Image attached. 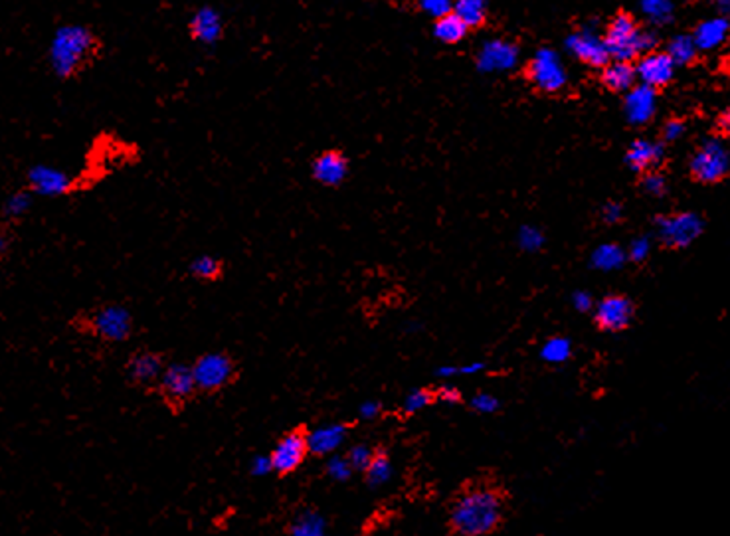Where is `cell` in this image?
Returning <instances> with one entry per match:
<instances>
[{
  "instance_id": "obj_34",
  "label": "cell",
  "mask_w": 730,
  "mask_h": 536,
  "mask_svg": "<svg viewBox=\"0 0 730 536\" xmlns=\"http://www.w3.org/2000/svg\"><path fill=\"white\" fill-rule=\"evenodd\" d=\"M324 471H327L329 477L333 481H349L351 475H352V465L349 461V458H341V455H333V458L324 465Z\"/></svg>"
},
{
  "instance_id": "obj_49",
  "label": "cell",
  "mask_w": 730,
  "mask_h": 536,
  "mask_svg": "<svg viewBox=\"0 0 730 536\" xmlns=\"http://www.w3.org/2000/svg\"><path fill=\"white\" fill-rule=\"evenodd\" d=\"M455 374H460L458 367H442V368H438V372H435V377H438V378H452V377H455Z\"/></svg>"
},
{
  "instance_id": "obj_50",
  "label": "cell",
  "mask_w": 730,
  "mask_h": 536,
  "mask_svg": "<svg viewBox=\"0 0 730 536\" xmlns=\"http://www.w3.org/2000/svg\"><path fill=\"white\" fill-rule=\"evenodd\" d=\"M715 5L718 8V13H721V16L730 20V0H715Z\"/></svg>"
},
{
  "instance_id": "obj_14",
  "label": "cell",
  "mask_w": 730,
  "mask_h": 536,
  "mask_svg": "<svg viewBox=\"0 0 730 536\" xmlns=\"http://www.w3.org/2000/svg\"><path fill=\"white\" fill-rule=\"evenodd\" d=\"M675 68L677 64L667 52H655V50H652V52L640 58V62L635 64V72L642 84L659 89L673 82Z\"/></svg>"
},
{
  "instance_id": "obj_48",
  "label": "cell",
  "mask_w": 730,
  "mask_h": 536,
  "mask_svg": "<svg viewBox=\"0 0 730 536\" xmlns=\"http://www.w3.org/2000/svg\"><path fill=\"white\" fill-rule=\"evenodd\" d=\"M718 129H721L725 135H730V109H726L725 114H721V117H718Z\"/></svg>"
},
{
  "instance_id": "obj_3",
  "label": "cell",
  "mask_w": 730,
  "mask_h": 536,
  "mask_svg": "<svg viewBox=\"0 0 730 536\" xmlns=\"http://www.w3.org/2000/svg\"><path fill=\"white\" fill-rule=\"evenodd\" d=\"M604 42L612 59L632 62V59L640 58L642 54L655 50L657 40L653 38V34L643 32L640 24H637V20L630 13H620L610 20V24H607Z\"/></svg>"
},
{
  "instance_id": "obj_21",
  "label": "cell",
  "mask_w": 730,
  "mask_h": 536,
  "mask_svg": "<svg viewBox=\"0 0 730 536\" xmlns=\"http://www.w3.org/2000/svg\"><path fill=\"white\" fill-rule=\"evenodd\" d=\"M519 50L505 40H491L479 52V68L483 72H495V69H509L516 64Z\"/></svg>"
},
{
  "instance_id": "obj_44",
  "label": "cell",
  "mask_w": 730,
  "mask_h": 536,
  "mask_svg": "<svg viewBox=\"0 0 730 536\" xmlns=\"http://www.w3.org/2000/svg\"><path fill=\"white\" fill-rule=\"evenodd\" d=\"M624 216V208L622 204H617V202H607V204L602 208V220L606 224H616V222H620Z\"/></svg>"
},
{
  "instance_id": "obj_2",
  "label": "cell",
  "mask_w": 730,
  "mask_h": 536,
  "mask_svg": "<svg viewBox=\"0 0 730 536\" xmlns=\"http://www.w3.org/2000/svg\"><path fill=\"white\" fill-rule=\"evenodd\" d=\"M96 52V36L87 26H59L48 48V62L56 77L69 79L84 68Z\"/></svg>"
},
{
  "instance_id": "obj_32",
  "label": "cell",
  "mask_w": 730,
  "mask_h": 536,
  "mask_svg": "<svg viewBox=\"0 0 730 536\" xmlns=\"http://www.w3.org/2000/svg\"><path fill=\"white\" fill-rule=\"evenodd\" d=\"M30 192L32 190H18L6 198L3 208V214L6 220H18L26 214L30 206H32V195H30Z\"/></svg>"
},
{
  "instance_id": "obj_6",
  "label": "cell",
  "mask_w": 730,
  "mask_h": 536,
  "mask_svg": "<svg viewBox=\"0 0 730 536\" xmlns=\"http://www.w3.org/2000/svg\"><path fill=\"white\" fill-rule=\"evenodd\" d=\"M657 234L662 244L671 250H685L703 234L705 222L695 212H679L671 216H659L655 220Z\"/></svg>"
},
{
  "instance_id": "obj_27",
  "label": "cell",
  "mask_w": 730,
  "mask_h": 536,
  "mask_svg": "<svg viewBox=\"0 0 730 536\" xmlns=\"http://www.w3.org/2000/svg\"><path fill=\"white\" fill-rule=\"evenodd\" d=\"M392 477V461L384 451H377L370 461V465L364 471V481H367L369 487L377 489L382 487L384 483H388Z\"/></svg>"
},
{
  "instance_id": "obj_47",
  "label": "cell",
  "mask_w": 730,
  "mask_h": 536,
  "mask_svg": "<svg viewBox=\"0 0 730 536\" xmlns=\"http://www.w3.org/2000/svg\"><path fill=\"white\" fill-rule=\"evenodd\" d=\"M435 398L442 400V402L458 404L461 400V392L455 386H442L438 392H435Z\"/></svg>"
},
{
  "instance_id": "obj_23",
  "label": "cell",
  "mask_w": 730,
  "mask_h": 536,
  "mask_svg": "<svg viewBox=\"0 0 730 536\" xmlns=\"http://www.w3.org/2000/svg\"><path fill=\"white\" fill-rule=\"evenodd\" d=\"M637 79L635 66L632 62H624V59H614L602 68L600 82L606 89L616 91V94H627Z\"/></svg>"
},
{
  "instance_id": "obj_30",
  "label": "cell",
  "mask_w": 730,
  "mask_h": 536,
  "mask_svg": "<svg viewBox=\"0 0 730 536\" xmlns=\"http://www.w3.org/2000/svg\"><path fill=\"white\" fill-rule=\"evenodd\" d=\"M188 271L192 277L212 283L222 277V273H224V266H222V261L214 256H200L188 266Z\"/></svg>"
},
{
  "instance_id": "obj_51",
  "label": "cell",
  "mask_w": 730,
  "mask_h": 536,
  "mask_svg": "<svg viewBox=\"0 0 730 536\" xmlns=\"http://www.w3.org/2000/svg\"><path fill=\"white\" fill-rule=\"evenodd\" d=\"M483 368H485V364L475 362V364H470V367H461V368H460V374H475V372H479V370H483Z\"/></svg>"
},
{
  "instance_id": "obj_42",
  "label": "cell",
  "mask_w": 730,
  "mask_h": 536,
  "mask_svg": "<svg viewBox=\"0 0 730 536\" xmlns=\"http://www.w3.org/2000/svg\"><path fill=\"white\" fill-rule=\"evenodd\" d=\"M273 473V463H271V455H256L250 461V475L251 477H263V475Z\"/></svg>"
},
{
  "instance_id": "obj_7",
  "label": "cell",
  "mask_w": 730,
  "mask_h": 536,
  "mask_svg": "<svg viewBox=\"0 0 730 536\" xmlns=\"http://www.w3.org/2000/svg\"><path fill=\"white\" fill-rule=\"evenodd\" d=\"M526 79H529L533 87L543 91V94H559L566 86L568 76L554 50L543 48L533 56L529 66H526Z\"/></svg>"
},
{
  "instance_id": "obj_1",
  "label": "cell",
  "mask_w": 730,
  "mask_h": 536,
  "mask_svg": "<svg viewBox=\"0 0 730 536\" xmlns=\"http://www.w3.org/2000/svg\"><path fill=\"white\" fill-rule=\"evenodd\" d=\"M505 495L491 485H478L453 501L450 527L461 536L491 534L503 522Z\"/></svg>"
},
{
  "instance_id": "obj_37",
  "label": "cell",
  "mask_w": 730,
  "mask_h": 536,
  "mask_svg": "<svg viewBox=\"0 0 730 536\" xmlns=\"http://www.w3.org/2000/svg\"><path fill=\"white\" fill-rule=\"evenodd\" d=\"M643 8L653 20H663V23L673 14V6L669 0H643Z\"/></svg>"
},
{
  "instance_id": "obj_19",
  "label": "cell",
  "mask_w": 730,
  "mask_h": 536,
  "mask_svg": "<svg viewBox=\"0 0 730 536\" xmlns=\"http://www.w3.org/2000/svg\"><path fill=\"white\" fill-rule=\"evenodd\" d=\"M663 155H665V149L662 143H652V141H647V139H637V141H634L632 147L627 149L625 163L634 170V173L645 175L647 170L662 165Z\"/></svg>"
},
{
  "instance_id": "obj_12",
  "label": "cell",
  "mask_w": 730,
  "mask_h": 536,
  "mask_svg": "<svg viewBox=\"0 0 730 536\" xmlns=\"http://www.w3.org/2000/svg\"><path fill=\"white\" fill-rule=\"evenodd\" d=\"M28 186L40 196H64L74 190V178L50 165H34L26 173Z\"/></svg>"
},
{
  "instance_id": "obj_20",
  "label": "cell",
  "mask_w": 730,
  "mask_h": 536,
  "mask_svg": "<svg viewBox=\"0 0 730 536\" xmlns=\"http://www.w3.org/2000/svg\"><path fill=\"white\" fill-rule=\"evenodd\" d=\"M162 370H165V360L153 350H139L127 362L129 377L137 384L159 382Z\"/></svg>"
},
{
  "instance_id": "obj_36",
  "label": "cell",
  "mask_w": 730,
  "mask_h": 536,
  "mask_svg": "<svg viewBox=\"0 0 730 536\" xmlns=\"http://www.w3.org/2000/svg\"><path fill=\"white\" fill-rule=\"evenodd\" d=\"M519 244L525 251H536L544 244V236L539 228L534 226H523L519 232Z\"/></svg>"
},
{
  "instance_id": "obj_43",
  "label": "cell",
  "mask_w": 730,
  "mask_h": 536,
  "mask_svg": "<svg viewBox=\"0 0 730 536\" xmlns=\"http://www.w3.org/2000/svg\"><path fill=\"white\" fill-rule=\"evenodd\" d=\"M685 133V123L681 119H669L663 125V141L665 143H675L683 137Z\"/></svg>"
},
{
  "instance_id": "obj_33",
  "label": "cell",
  "mask_w": 730,
  "mask_h": 536,
  "mask_svg": "<svg viewBox=\"0 0 730 536\" xmlns=\"http://www.w3.org/2000/svg\"><path fill=\"white\" fill-rule=\"evenodd\" d=\"M433 400H438V398H435V394L432 390H425V388L412 390L408 396H406L402 410L406 416H412V413H418L420 410L428 408Z\"/></svg>"
},
{
  "instance_id": "obj_31",
  "label": "cell",
  "mask_w": 730,
  "mask_h": 536,
  "mask_svg": "<svg viewBox=\"0 0 730 536\" xmlns=\"http://www.w3.org/2000/svg\"><path fill=\"white\" fill-rule=\"evenodd\" d=\"M572 355V345L570 341L564 337H552L544 342V347L541 350L543 360L549 364H562Z\"/></svg>"
},
{
  "instance_id": "obj_41",
  "label": "cell",
  "mask_w": 730,
  "mask_h": 536,
  "mask_svg": "<svg viewBox=\"0 0 730 536\" xmlns=\"http://www.w3.org/2000/svg\"><path fill=\"white\" fill-rule=\"evenodd\" d=\"M499 400L491 396V394H475L471 400V408L479 413H493L499 410Z\"/></svg>"
},
{
  "instance_id": "obj_45",
  "label": "cell",
  "mask_w": 730,
  "mask_h": 536,
  "mask_svg": "<svg viewBox=\"0 0 730 536\" xmlns=\"http://www.w3.org/2000/svg\"><path fill=\"white\" fill-rule=\"evenodd\" d=\"M380 412H382V406L379 402H374V400H369V402H364V404H360V408H359V416L362 418V420H374L377 416H380Z\"/></svg>"
},
{
  "instance_id": "obj_18",
  "label": "cell",
  "mask_w": 730,
  "mask_h": 536,
  "mask_svg": "<svg viewBox=\"0 0 730 536\" xmlns=\"http://www.w3.org/2000/svg\"><path fill=\"white\" fill-rule=\"evenodd\" d=\"M347 430L349 428L344 423H327V426H319L307 432L309 453L317 455V458L334 453L342 446L344 440H347Z\"/></svg>"
},
{
  "instance_id": "obj_24",
  "label": "cell",
  "mask_w": 730,
  "mask_h": 536,
  "mask_svg": "<svg viewBox=\"0 0 730 536\" xmlns=\"http://www.w3.org/2000/svg\"><path fill=\"white\" fill-rule=\"evenodd\" d=\"M468 32H470V26L465 24L463 18L458 13H453V10L450 14L435 18L433 36L443 44H458L465 36H468Z\"/></svg>"
},
{
  "instance_id": "obj_40",
  "label": "cell",
  "mask_w": 730,
  "mask_h": 536,
  "mask_svg": "<svg viewBox=\"0 0 730 536\" xmlns=\"http://www.w3.org/2000/svg\"><path fill=\"white\" fill-rule=\"evenodd\" d=\"M649 251H652V244H649L647 238H635L630 250H627V259H632L634 264H643L649 258Z\"/></svg>"
},
{
  "instance_id": "obj_10",
  "label": "cell",
  "mask_w": 730,
  "mask_h": 536,
  "mask_svg": "<svg viewBox=\"0 0 730 536\" xmlns=\"http://www.w3.org/2000/svg\"><path fill=\"white\" fill-rule=\"evenodd\" d=\"M157 384L162 398L177 410L180 406H185V404L198 392L195 372H192V367H188L185 362H172L169 367H165Z\"/></svg>"
},
{
  "instance_id": "obj_22",
  "label": "cell",
  "mask_w": 730,
  "mask_h": 536,
  "mask_svg": "<svg viewBox=\"0 0 730 536\" xmlns=\"http://www.w3.org/2000/svg\"><path fill=\"white\" fill-rule=\"evenodd\" d=\"M730 36V20L725 16H716V18H708L703 20V23H698L693 38H695V44L698 50H703V52H711V50L721 48Z\"/></svg>"
},
{
  "instance_id": "obj_25",
  "label": "cell",
  "mask_w": 730,
  "mask_h": 536,
  "mask_svg": "<svg viewBox=\"0 0 730 536\" xmlns=\"http://www.w3.org/2000/svg\"><path fill=\"white\" fill-rule=\"evenodd\" d=\"M287 532L293 536H323L327 532V521L317 511H301L291 521Z\"/></svg>"
},
{
  "instance_id": "obj_9",
  "label": "cell",
  "mask_w": 730,
  "mask_h": 536,
  "mask_svg": "<svg viewBox=\"0 0 730 536\" xmlns=\"http://www.w3.org/2000/svg\"><path fill=\"white\" fill-rule=\"evenodd\" d=\"M271 463L273 473L278 475H291L296 473L303 463H306L309 453V441H307V430L296 428L283 436L276 448L271 450Z\"/></svg>"
},
{
  "instance_id": "obj_35",
  "label": "cell",
  "mask_w": 730,
  "mask_h": 536,
  "mask_svg": "<svg viewBox=\"0 0 730 536\" xmlns=\"http://www.w3.org/2000/svg\"><path fill=\"white\" fill-rule=\"evenodd\" d=\"M374 453L377 451H372L367 443H357V446L354 448H351L349 450V461H351V465H352V469L354 471H367V468L370 465V461H372V458H374Z\"/></svg>"
},
{
  "instance_id": "obj_16",
  "label": "cell",
  "mask_w": 730,
  "mask_h": 536,
  "mask_svg": "<svg viewBox=\"0 0 730 536\" xmlns=\"http://www.w3.org/2000/svg\"><path fill=\"white\" fill-rule=\"evenodd\" d=\"M655 89L645 84L634 86L625 95V117L632 125H645L655 114Z\"/></svg>"
},
{
  "instance_id": "obj_4",
  "label": "cell",
  "mask_w": 730,
  "mask_h": 536,
  "mask_svg": "<svg viewBox=\"0 0 730 536\" xmlns=\"http://www.w3.org/2000/svg\"><path fill=\"white\" fill-rule=\"evenodd\" d=\"M689 170L701 185H716L730 173V150L721 139H708L695 150Z\"/></svg>"
},
{
  "instance_id": "obj_15",
  "label": "cell",
  "mask_w": 730,
  "mask_h": 536,
  "mask_svg": "<svg viewBox=\"0 0 730 536\" xmlns=\"http://www.w3.org/2000/svg\"><path fill=\"white\" fill-rule=\"evenodd\" d=\"M311 177L327 188L341 186L349 177V159L341 150L329 149L313 159Z\"/></svg>"
},
{
  "instance_id": "obj_5",
  "label": "cell",
  "mask_w": 730,
  "mask_h": 536,
  "mask_svg": "<svg viewBox=\"0 0 730 536\" xmlns=\"http://www.w3.org/2000/svg\"><path fill=\"white\" fill-rule=\"evenodd\" d=\"M192 372H195L198 392L216 394L234 380L236 362L228 352H205L192 364Z\"/></svg>"
},
{
  "instance_id": "obj_26",
  "label": "cell",
  "mask_w": 730,
  "mask_h": 536,
  "mask_svg": "<svg viewBox=\"0 0 730 536\" xmlns=\"http://www.w3.org/2000/svg\"><path fill=\"white\" fill-rule=\"evenodd\" d=\"M701 52V50L697 48L695 44V38L693 36H687V34H679L675 36L671 42L667 46V54L671 56L673 62L677 66H689L693 64L697 59V54Z\"/></svg>"
},
{
  "instance_id": "obj_29",
  "label": "cell",
  "mask_w": 730,
  "mask_h": 536,
  "mask_svg": "<svg viewBox=\"0 0 730 536\" xmlns=\"http://www.w3.org/2000/svg\"><path fill=\"white\" fill-rule=\"evenodd\" d=\"M453 13H458L470 28H478L487 18V3L485 0H455Z\"/></svg>"
},
{
  "instance_id": "obj_17",
  "label": "cell",
  "mask_w": 730,
  "mask_h": 536,
  "mask_svg": "<svg viewBox=\"0 0 730 536\" xmlns=\"http://www.w3.org/2000/svg\"><path fill=\"white\" fill-rule=\"evenodd\" d=\"M222 16L212 6H200L190 18V36L200 44H216L222 38Z\"/></svg>"
},
{
  "instance_id": "obj_11",
  "label": "cell",
  "mask_w": 730,
  "mask_h": 536,
  "mask_svg": "<svg viewBox=\"0 0 730 536\" xmlns=\"http://www.w3.org/2000/svg\"><path fill=\"white\" fill-rule=\"evenodd\" d=\"M635 305L625 295H607L596 307V325L607 332H620L632 325Z\"/></svg>"
},
{
  "instance_id": "obj_39",
  "label": "cell",
  "mask_w": 730,
  "mask_h": 536,
  "mask_svg": "<svg viewBox=\"0 0 730 536\" xmlns=\"http://www.w3.org/2000/svg\"><path fill=\"white\" fill-rule=\"evenodd\" d=\"M420 8L432 18H442L453 10L452 0H420Z\"/></svg>"
},
{
  "instance_id": "obj_46",
  "label": "cell",
  "mask_w": 730,
  "mask_h": 536,
  "mask_svg": "<svg viewBox=\"0 0 730 536\" xmlns=\"http://www.w3.org/2000/svg\"><path fill=\"white\" fill-rule=\"evenodd\" d=\"M572 301H574V307H576L578 311H582V313L590 311V309L594 307V299H592V295H590V293H588V291H576Z\"/></svg>"
},
{
  "instance_id": "obj_28",
  "label": "cell",
  "mask_w": 730,
  "mask_h": 536,
  "mask_svg": "<svg viewBox=\"0 0 730 536\" xmlns=\"http://www.w3.org/2000/svg\"><path fill=\"white\" fill-rule=\"evenodd\" d=\"M625 259H627V256L617 244H602L600 248L594 250L592 266L602 271H614V269H620L625 264Z\"/></svg>"
},
{
  "instance_id": "obj_38",
  "label": "cell",
  "mask_w": 730,
  "mask_h": 536,
  "mask_svg": "<svg viewBox=\"0 0 730 536\" xmlns=\"http://www.w3.org/2000/svg\"><path fill=\"white\" fill-rule=\"evenodd\" d=\"M642 185H643L645 192H649L652 196H663L667 190V180L662 173H657V170H647Z\"/></svg>"
},
{
  "instance_id": "obj_13",
  "label": "cell",
  "mask_w": 730,
  "mask_h": 536,
  "mask_svg": "<svg viewBox=\"0 0 730 536\" xmlns=\"http://www.w3.org/2000/svg\"><path fill=\"white\" fill-rule=\"evenodd\" d=\"M566 48L582 64L590 68H604L612 59L604 38L598 36L594 30H578V32L570 34L566 40Z\"/></svg>"
},
{
  "instance_id": "obj_8",
  "label": "cell",
  "mask_w": 730,
  "mask_h": 536,
  "mask_svg": "<svg viewBox=\"0 0 730 536\" xmlns=\"http://www.w3.org/2000/svg\"><path fill=\"white\" fill-rule=\"evenodd\" d=\"M91 331L105 342H123L133 335V315L119 303H109L89 317Z\"/></svg>"
}]
</instances>
